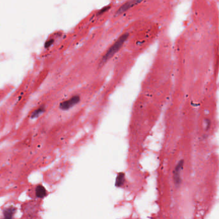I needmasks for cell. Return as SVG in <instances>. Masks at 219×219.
<instances>
[{"mask_svg": "<svg viewBox=\"0 0 219 219\" xmlns=\"http://www.w3.org/2000/svg\"><path fill=\"white\" fill-rule=\"evenodd\" d=\"M183 165L184 161L181 160L174 171V181L177 186H179L182 181V179L181 178V172L183 169Z\"/></svg>", "mask_w": 219, "mask_h": 219, "instance_id": "cell-3", "label": "cell"}, {"mask_svg": "<svg viewBox=\"0 0 219 219\" xmlns=\"http://www.w3.org/2000/svg\"><path fill=\"white\" fill-rule=\"evenodd\" d=\"M53 41H54L53 39H50L49 41H46L45 44H44V46H45V48H49L53 44Z\"/></svg>", "mask_w": 219, "mask_h": 219, "instance_id": "cell-9", "label": "cell"}, {"mask_svg": "<svg viewBox=\"0 0 219 219\" xmlns=\"http://www.w3.org/2000/svg\"><path fill=\"white\" fill-rule=\"evenodd\" d=\"M125 182V174L123 172L119 173L116 177V186L117 187H121Z\"/></svg>", "mask_w": 219, "mask_h": 219, "instance_id": "cell-7", "label": "cell"}, {"mask_svg": "<svg viewBox=\"0 0 219 219\" xmlns=\"http://www.w3.org/2000/svg\"><path fill=\"white\" fill-rule=\"evenodd\" d=\"M36 195L37 197L43 199L46 195V190L42 185H37L36 188Z\"/></svg>", "mask_w": 219, "mask_h": 219, "instance_id": "cell-6", "label": "cell"}, {"mask_svg": "<svg viewBox=\"0 0 219 219\" xmlns=\"http://www.w3.org/2000/svg\"><path fill=\"white\" fill-rule=\"evenodd\" d=\"M110 7H105L104 9H101V10L100 11V12H99V14H102L103 13V12H106L107 10V9H109Z\"/></svg>", "mask_w": 219, "mask_h": 219, "instance_id": "cell-10", "label": "cell"}, {"mask_svg": "<svg viewBox=\"0 0 219 219\" xmlns=\"http://www.w3.org/2000/svg\"><path fill=\"white\" fill-rule=\"evenodd\" d=\"M15 210H16V209L14 206H10V207L4 209L3 212V217L2 219H12Z\"/></svg>", "mask_w": 219, "mask_h": 219, "instance_id": "cell-5", "label": "cell"}, {"mask_svg": "<svg viewBox=\"0 0 219 219\" xmlns=\"http://www.w3.org/2000/svg\"><path fill=\"white\" fill-rule=\"evenodd\" d=\"M44 111H45V107H44V106L40 107L39 109L35 110L32 113V114H31V118L34 119V118H37V117H38L43 113H44Z\"/></svg>", "mask_w": 219, "mask_h": 219, "instance_id": "cell-8", "label": "cell"}, {"mask_svg": "<svg viewBox=\"0 0 219 219\" xmlns=\"http://www.w3.org/2000/svg\"><path fill=\"white\" fill-rule=\"evenodd\" d=\"M128 37H129L128 34H125L122 35V36L116 41V43L114 44L109 50H108L107 53L105 54L104 56L103 57L102 62H106L107 61H108V60H109L112 57L115 55V54L118 52L120 48H121L122 46L123 45V43H125V41H126Z\"/></svg>", "mask_w": 219, "mask_h": 219, "instance_id": "cell-1", "label": "cell"}, {"mask_svg": "<svg viewBox=\"0 0 219 219\" xmlns=\"http://www.w3.org/2000/svg\"><path fill=\"white\" fill-rule=\"evenodd\" d=\"M79 101H80V97L78 95L73 97L70 99H69L66 101H63L60 104V108L63 111H66L70 109L71 107H73L76 104H77Z\"/></svg>", "mask_w": 219, "mask_h": 219, "instance_id": "cell-2", "label": "cell"}, {"mask_svg": "<svg viewBox=\"0 0 219 219\" xmlns=\"http://www.w3.org/2000/svg\"><path fill=\"white\" fill-rule=\"evenodd\" d=\"M139 3H140V1H129L126 2L125 3L123 4L122 7H120V8L118 9V11L116 12V14H122L123 12H125L129 9L130 8H131L133 6L135 5L136 4H138Z\"/></svg>", "mask_w": 219, "mask_h": 219, "instance_id": "cell-4", "label": "cell"}]
</instances>
